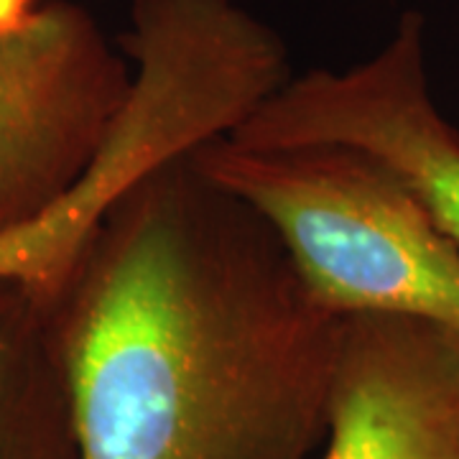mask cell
Masks as SVG:
<instances>
[{
  "instance_id": "cell-1",
  "label": "cell",
  "mask_w": 459,
  "mask_h": 459,
  "mask_svg": "<svg viewBox=\"0 0 459 459\" xmlns=\"http://www.w3.org/2000/svg\"><path fill=\"white\" fill-rule=\"evenodd\" d=\"M77 459H316L342 316L189 153L117 199L44 299Z\"/></svg>"
},
{
  "instance_id": "cell-2",
  "label": "cell",
  "mask_w": 459,
  "mask_h": 459,
  "mask_svg": "<svg viewBox=\"0 0 459 459\" xmlns=\"http://www.w3.org/2000/svg\"><path fill=\"white\" fill-rule=\"evenodd\" d=\"M189 159L261 217L332 314L419 316L459 332V246L373 156L220 135Z\"/></svg>"
},
{
  "instance_id": "cell-3",
  "label": "cell",
  "mask_w": 459,
  "mask_h": 459,
  "mask_svg": "<svg viewBox=\"0 0 459 459\" xmlns=\"http://www.w3.org/2000/svg\"><path fill=\"white\" fill-rule=\"evenodd\" d=\"M133 65L74 3L0 31V235L66 197L128 105Z\"/></svg>"
},
{
  "instance_id": "cell-4",
  "label": "cell",
  "mask_w": 459,
  "mask_h": 459,
  "mask_svg": "<svg viewBox=\"0 0 459 459\" xmlns=\"http://www.w3.org/2000/svg\"><path fill=\"white\" fill-rule=\"evenodd\" d=\"M228 138L250 148H358L394 171L459 246V133L431 98L416 13L360 65L291 74Z\"/></svg>"
},
{
  "instance_id": "cell-5",
  "label": "cell",
  "mask_w": 459,
  "mask_h": 459,
  "mask_svg": "<svg viewBox=\"0 0 459 459\" xmlns=\"http://www.w3.org/2000/svg\"><path fill=\"white\" fill-rule=\"evenodd\" d=\"M316 459H459V332L419 316H342Z\"/></svg>"
},
{
  "instance_id": "cell-6",
  "label": "cell",
  "mask_w": 459,
  "mask_h": 459,
  "mask_svg": "<svg viewBox=\"0 0 459 459\" xmlns=\"http://www.w3.org/2000/svg\"><path fill=\"white\" fill-rule=\"evenodd\" d=\"M197 98L166 77H138L98 161L49 212L0 235V283H23L49 299L105 214L133 184L204 141Z\"/></svg>"
},
{
  "instance_id": "cell-7",
  "label": "cell",
  "mask_w": 459,
  "mask_h": 459,
  "mask_svg": "<svg viewBox=\"0 0 459 459\" xmlns=\"http://www.w3.org/2000/svg\"><path fill=\"white\" fill-rule=\"evenodd\" d=\"M0 459H77L47 301L0 283Z\"/></svg>"
},
{
  "instance_id": "cell-8",
  "label": "cell",
  "mask_w": 459,
  "mask_h": 459,
  "mask_svg": "<svg viewBox=\"0 0 459 459\" xmlns=\"http://www.w3.org/2000/svg\"><path fill=\"white\" fill-rule=\"evenodd\" d=\"M49 0H0V31H11L31 21Z\"/></svg>"
}]
</instances>
